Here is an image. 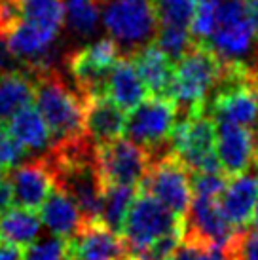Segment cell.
Listing matches in <instances>:
<instances>
[{
  "label": "cell",
  "instance_id": "6da1fadb",
  "mask_svg": "<svg viewBox=\"0 0 258 260\" xmlns=\"http://www.w3.org/2000/svg\"><path fill=\"white\" fill-rule=\"evenodd\" d=\"M35 78V107L50 127L53 146L86 137V105L55 69L30 71Z\"/></svg>",
  "mask_w": 258,
  "mask_h": 260
},
{
  "label": "cell",
  "instance_id": "7a4b0ae2",
  "mask_svg": "<svg viewBox=\"0 0 258 260\" xmlns=\"http://www.w3.org/2000/svg\"><path fill=\"white\" fill-rule=\"evenodd\" d=\"M222 73V59L209 46L194 42L184 57L177 63L173 101L177 103L179 112H192L205 109L209 95L213 93L216 82Z\"/></svg>",
  "mask_w": 258,
  "mask_h": 260
},
{
  "label": "cell",
  "instance_id": "3957f363",
  "mask_svg": "<svg viewBox=\"0 0 258 260\" xmlns=\"http://www.w3.org/2000/svg\"><path fill=\"white\" fill-rule=\"evenodd\" d=\"M171 152L190 173L220 171L216 158V123L205 109L184 112L171 135Z\"/></svg>",
  "mask_w": 258,
  "mask_h": 260
},
{
  "label": "cell",
  "instance_id": "277c9868",
  "mask_svg": "<svg viewBox=\"0 0 258 260\" xmlns=\"http://www.w3.org/2000/svg\"><path fill=\"white\" fill-rule=\"evenodd\" d=\"M179 107L171 99L148 97L125 118V137L150 152L152 161L171 152V135L179 122Z\"/></svg>",
  "mask_w": 258,
  "mask_h": 260
},
{
  "label": "cell",
  "instance_id": "5b68a950",
  "mask_svg": "<svg viewBox=\"0 0 258 260\" xmlns=\"http://www.w3.org/2000/svg\"><path fill=\"white\" fill-rule=\"evenodd\" d=\"M103 25L129 55L154 42L159 29L152 0H103Z\"/></svg>",
  "mask_w": 258,
  "mask_h": 260
},
{
  "label": "cell",
  "instance_id": "8992f818",
  "mask_svg": "<svg viewBox=\"0 0 258 260\" xmlns=\"http://www.w3.org/2000/svg\"><path fill=\"white\" fill-rule=\"evenodd\" d=\"M180 230H186V218L173 215L154 198L139 192L125 218L122 238L127 243L131 256L137 258L146 253L158 239Z\"/></svg>",
  "mask_w": 258,
  "mask_h": 260
},
{
  "label": "cell",
  "instance_id": "52a82bcc",
  "mask_svg": "<svg viewBox=\"0 0 258 260\" xmlns=\"http://www.w3.org/2000/svg\"><path fill=\"white\" fill-rule=\"evenodd\" d=\"M139 192L154 198L173 215L186 218L192 205V175L173 152L152 161Z\"/></svg>",
  "mask_w": 258,
  "mask_h": 260
},
{
  "label": "cell",
  "instance_id": "ba28073f",
  "mask_svg": "<svg viewBox=\"0 0 258 260\" xmlns=\"http://www.w3.org/2000/svg\"><path fill=\"white\" fill-rule=\"evenodd\" d=\"M256 30L247 14L245 0H216V27L207 42L222 61H241L251 53Z\"/></svg>",
  "mask_w": 258,
  "mask_h": 260
},
{
  "label": "cell",
  "instance_id": "9c48e42d",
  "mask_svg": "<svg viewBox=\"0 0 258 260\" xmlns=\"http://www.w3.org/2000/svg\"><path fill=\"white\" fill-rule=\"evenodd\" d=\"M120 57L122 48L112 38H101L86 48H80L69 57V71L84 101L105 95L107 76Z\"/></svg>",
  "mask_w": 258,
  "mask_h": 260
},
{
  "label": "cell",
  "instance_id": "30bf717a",
  "mask_svg": "<svg viewBox=\"0 0 258 260\" xmlns=\"http://www.w3.org/2000/svg\"><path fill=\"white\" fill-rule=\"evenodd\" d=\"M97 166L105 186H135L143 182L152 166V156L129 139H116L97 146Z\"/></svg>",
  "mask_w": 258,
  "mask_h": 260
},
{
  "label": "cell",
  "instance_id": "8fae6325",
  "mask_svg": "<svg viewBox=\"0 0 258 260\" xmlns=\"http://www.w3.org/2000/svg\"><path fill=\"white\" fill-rule=\"evenodd\" d=\"M220 198L194 196L186 215V238L209 247H228L237 232L220 209Z\"/></svg>",
  "mask_w": 258,
  "mask_h": 260
},
{
  "label": "cell",
  "instance_id": "7c38bea8",
  "mask_svg": "<svg viewBox=\"0 0 258 260\" xmlns=\"http://www.w3.org/2000/svg\"><path fill=\"white\" fill-rule=\"evenodd\" d=\"M216 123V158L226 177H237L249 171L256 158L258 141L254 131L234 123Z\"/></svg>",
  "mask_w": 258,
  "mask_h": 260
},
{
  "label": "cell",
  "instance_id": "4fadbf2b",
  "mask_svg": "<svg viewBox=\"0 0 258 260\" xmlns=\"http://www.w3.org/2000/svg\"><path fill=\"white\" fill-rule=\"evenodd\" d=\"M71 260H129L125 239L103 222H86L69 239Z\"/></svg>",
  "mask_w": 258,
  "mask_h": 260
},
{
  "label": "cell",
  "instance_id": "5bb4252c",
  "mask_svg": "<svg viewBox=\"0 0 258 260\" xmlns=\"http://www.w3.org/2000/svg\"><path fill=\"white\" fill-rule=\"evenodd\" d=\"M6 179L14 190L15 205L33 211L40 209L42 203L48 200L50 192L55 188L50 167L44 158L19 164L8 171Z\"/></svg>",
  "mask_w": 258,
  "mask_h": 260
},
{
  "label": "cell",
  "instance_id": "9a60e30c",
  "mask_svg": "<svg viewBox=\"0 0 258 260\" xmlns=\"http://www.w3.org/2000/svg\"><path fill=\"white\" fill-rule=\"evenodd\" d=\"M131 59H133L150 97L171 99L173 101L177 63L171 57H167L154 42L146 44L144 48L131 53Z\"/></svg>",
  "mask_w": 258,
  "mask_h": 260
},
{
  "label": "cell",
  "instance_id": "2e32d148",
  "mask_svg": "<svg viewBox=\"0 0 258 260\" xmlns=\"http://www.w3.org/2000/svg\"><path fill=\"white\" fill-rule=\"evenodd\" d=\"M86 105V137L95 146H103L120 139L125 133V110L108 99L107 95L89 97Z\"/></svg>",
  "mask_w": 258,
  "mask_h": 260
},
{
  "label": "cell",
  "instance_id": "e0dca14e",
  "mask_svg": "<svg viewBox=\"0 0 258 260\" xmlns=\"http://www.w3.org/2000/svg\"><path fill=\"white\" fill-rule=\"evenodd\" d=\"M220 209L236 230L245 228L252 220L254 209L258 203V177L251 173H243L232 177L226 182L222 196H220Z\"/></svg>",
  "mask_w": 258,
  "mask_h": 260
},
{
  "label": "cell",
  "instance_id": "ac0fdd59",
  "mask_svg": "<svg viewBox=\"0 0 258 260\" xmlns=\"http://www.w3.org/2000/svg\"><path fill=\"white\" fill-rule=\"evenodd\" d=\"M105 95L122 110H133L148 99V89L131 55H122L110 69L105 82Z\"/></svg>",
  "mask_w": 258,
  "mask_h": 260
},
{
  "label": "cell",
  "instance_id": "d6986e66",
  "mask_svg": "<svg viewBox=\"0 0 258 260\" xmlns=\"http://www.w3.org/2000/svg\"><path fill=\"white\" fill-rule=\"evenodd\" d=\"M40 218L51 236L63 239H71L72 236H76L80 228L86 224V218L78 209V205L57 186L51 190L48 200L42 203Z\"/></svg>",
  "mask_w": 258,
  "mask_h": 260
},
{
  "label": "cell",
  "instance_id": "ffe728a7",
  "mask_svg": "<svg viewBox=\"0 0 258 260\" xmlns=\"http://www.w3.org/2000/svg\"><path fill=\"white\" fill-rule=\"evenodd\" d=\"M8 129L12 131V135L27 152H33V154L44 150L50 152L53 146L50 127L46 125L44 118L33 105L25 107L12 120H8Z\"/></svg>",
  "mask_w": 258,
  "mask_h": 260
},
{
  "label": "cell",
  "instance_id": "44dd1931",
  "mask_svg": "<svg viewBox=\"0 0 258 260\" xmlns=\"http://www.w3.org/2000/svg\"><path fill=\"white\" fill-rule=\"evenodd\" d=\"M42 230V218L36 211L15 205L0 215V241L25 249L35 243Z\"/></svg>",
  "mask_w": 258,
  "mask_h": 260
},
{
  "label": "cell",
  "instance_id": "7402d4cb",
  "mask_svg": "<svg viewBox=\"0 0 258 260\" xmlns=\"http://www.w3.org/2000/svg\"><path fill=\"white\" fill-rule=\"evenodd\" d=\"M35 101V78L30 71L0 76V122L12 120L19 110Z\"/></svg>",
  "mask_w": 258,
  "mask_h": 260
},
{
  "label": "cell",
  "instance_id": "603a6c76",
  "mask_svg": "<svg viewBox=\"0 0 258 260\" xmlns=\"http://www.w3.org/2000/svg\"><path fill=\"white\" fill-rule=\"evenodd\" d=\"M139 188L135 186H112L105 188L103 194V202H101V213H99V222H103L107 228L122 236L123 224L129 215V209L135 202Z\"/></svg>",
  "mask_w": 258,
  "mask_h": 260
},
{
  "label": "cell",
  "instance_id": "cb8c5ba5",
  "mask_svg": "<svg viewBox=\"0 0 258 260\" xmlns=\"http://www.w3.org/2000/svg\"><path fill=\"white\" fill-rule=\"evenodd\" d=\"M99 2L101 0H63L64 23L72 35L86 38L97 30Z\"/></svg>",
  "mask_w": 258,
  "mask_h": 260
},
{
  "label": "cell",
  "instance_id": "d4e9b609",
  "mask_svg": "<svg viewBox=\"0 0 258 260\" xmlns=\"http://www.w3.org/2000/svg\"><path fill=\"white\" fill-rule=\"evenodd\" d=\"M21 19L59 35L64 23L63 0H21Z\"/></svg>",
  "mask_w": 258,
  "mask_h": 260
},
{
  "label": "cell",
  "instance_id": "484cf974",
  "mask_svg": "<svg viewBox=\"0 0 258 260\" xmlns=\"http://www.w3.org/2000/svg\"><path fill=\"white\" fill-rule=\"evenodd\" d=\"M194 37L186 27H173V25H159L158 35L154 38V44L164 51L167 57H171L175 63L186 55L194 46Z\"/></svg>",
  "mask_w": 258,
  "mask_h": 260
},
{
  "label": "cell",
  "instance_id": "4316f807",
  "mask_svg": "<svg viewBox=\"0 0 258 260\" xmlns=\"http://www.w3.org/2000/svg\"><path fill=\"white\" fill-rule=\"evenodd\" d=\"M159 25H173V27H186L196 14V0H152Z\"/></svg>",
  "mask_w": 258,
  "mask_h": 260
},
{
  "label": "cell",
  "instance_id": "83f0119b",
  "mask_svg": "<svg viewBox=\"0 0 258 260\" xmlns=\"http://www.w3.org/2000/svg\"><path fill=\"white\" fill-rule=\"evenodd\" d=\"M23 260H71L69 239L57 238V236L36 239L35 243L25 247Z\"/></svg>",
  "mask_w": 258,
  "mask_h": 260
},
{
  "label": "cell",
  "instance_id": "f1b7e54d",
  "mask_svg": "<svg viewBox=\"0 0 258 260\" xmlns=\"http://www.w3.org/2000/svg\"><path fill=\"white\" fill-rule=\"evenodd\" d=\"M216 27V0L200 2L190 23V32L196 42H207Z\"/></svg>",
  "mask_w": 258,
  "mask_h": 260
},
{
  "label": "cell",
  "instance_id": "f546056e",
  "mask_svg": "<svg viewBox=\"0 0 258 260\" xmlns=\"http://www.w3.org/2000/svg\"><path fill=\"white\" fill-rule=\"evenodd\" d=\"M226 251L230 260H258V228L237 232Z\"/></svg>",
  "mask_w": 258,
  "mask_h": 260
},
{
  "label": "cell",
  "instance_id": "4dcf8cb0",
  "mask_svg": "<svg viewBox=\"0 0 258 260\" xmlns=\"http://www.w3.org/2000/svg\"><path fill=\"white\" fill-rule=\"evenodd\" d=\"M25 156H27V150L12 135V131L8 129V123L0 122V166L10 171L19 166Z\"/></svg>",
  "mask_w": 258,
  "mask_h": 260
},
{
  "label": "cell",
  "instance_id": "1f68e13d",
  "mask_svg": "<svg viewBox=\"0 0 258 260\" xmlns=\"http://www.w3.org/2000/svg\"><path fill=\"white\" fill-rule=\"evenodd\" d=\"M17 71H25V65L15 57V53L12 51L10 44H8L6 32H0V76L17 73Z\"/></svg>",
  "mask_w": 258,
  "mask_h": 260
},
{
  "label": "cell",
  "instance_id": "d6a6232c",
  "mask_svg": "<svg viewBox=\"0 0 258 260\" xmlns=\"http://www.w3.org/2000/svg\"><path fill=\"white\" fill-rule=\"evenodd\" d=\"M14 190H12V184L8 179H2L0 181V215H4L8 209L14 207Z\"/></svg>",
  "mask_w": 258,
  "mask_h": 260
},
{
  "label": "cell",
  "instance_id": "836d02e7",
  "mask_svg": "<svg viewBox=\"0 0 258 260\" xmlns=\"http://www.w3.org/2000/svg\"><path fill=\"white\" fill-rule=\"evenodd\" d=\"M0 260H23L21 249L0 241Z\"/></svg>",
  "mask_w": 258,
  "mask_h": 260
},
{
  "label": "cell",
  "instance_id": "e575fe53",
  "mask_svg": "<svg viewBox=\"0 0 258 260\" xmlns=\"http://www.w3.org/2000/svg\"><path fill=\"white\" fill-rule=\"evenodd\" d=\"M245 6H247V14L251 17L254 30H256L258 35V0H245Z\"/></svg>",
  "mask_w": 258,
  "mask_h": 260
},
{
  "label": "cell",
  "instance_id": "d590c367",
  "mask_svg": "<svg viewBox=\"0 0 258 260\" xmlns=\"http://www.w3.org/2000/svg\"><path fill=\"white\" fill-rule=\"evenodd\" d=\"M251 222L258 228V203H256V209H254V215H252V220H251Z\"/></svg>",
  "mask_w": 258,
  "mask_h": 260
},
{
  "label": "cell",
  "instance_id": "8d00e7d4",
  "mask_svg": "<svg viewBox=\"0 0 258 260\" xmlns=\"http://www.w3.org/2000/svg\"><path fill=\"white\" fill-rule=\"evenodd\" d=\"M6 175H8V169L0 166V181H2V179H6Z\"/></svg>",
  "mask_w": 258,
  "mask_h": 260
},
{
  "label": "cell",
  "instance_id": "74e56055",
  "mask_svg": "<svg viewBox=\"0 0 258 260\" xmlns=\"http://www.w3.org/2000/svg\"><path fill=\"white\" fill-rule=\"evenodd\" d=\"M254 166H256V169H258V146H256V158H254Z\"/></svg>",
  "mask_w": 258,
  "mask_h": 260
},
{
  "label": "cell",
  "instance_id": "f35d334b",
  "mask_svg": "<svg viewBox=\"0 0 258 260\" xmlns=\"http://www.w3.org/2000/svg\"><path fill=\"white\" fill-rule=\"evenodd\" d=\"M198 2H209V0H198Z\"/></svg>",
  "mask_w": 258,
  "mask_h": 260
}]
</instances>
